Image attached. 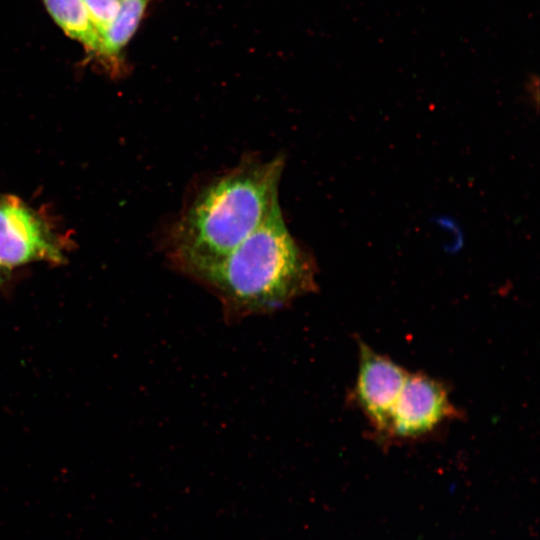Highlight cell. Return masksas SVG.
Segmentation results:
<instances>
[{"instance_id":"cell-10","label":"cell","mask_w":540,"mask_h":540,"mask_svg":"<svg viewBox=\"0 0 540 540\" xmlns=\"http://www.w3.org/2000/svg\"><path fill=\"white\" fill-rule=\"evenodd\" d=\"M11 271L0 264V287L10 279Z\"/></svg>"},{"instance_id":"cell-4","label":"cell","mask_w":540,"mask_h":540,"mask_svg":"<svg viewBox=\"0 0 540 540\" xmlns=\"http://www.w3.org/2000/svg\"><path fill=\"white\" fill-rule=\"evenodd\" d=\"M460 416L442 381L421 372L409 373L392 411L384 443L420 440Z\"/></svg>"},{"instance_id":"cell-9","label":"cell","mask_w":540,"mask_h":540,"mask_svg":"<svg viewBox=\"0 0 540 540\" xmlns=\"http://www.w3.org/2000/svg\"><path fill=\"white\" fill-rule=\"evenodd\" d=\"M538 83H539L538 78L532 75L530 76L526 84L527 96L529 97L530 103L536 106V110L538 109V102H539Z\"/></svg>"},{"instance_id":"cell-6","label":"cell","mask_w":540,"mask_h":540,"mask_svg":"<svg viewBox=\"0 0 540 540\" xmlns=\"http://www.w3.org/2000/svg\"><path fill=\"white\" fill-rule=\"evenodd\" d=\"M55 23L105 62L103 37L83 0H42ZM106 63V62H105Z\"/></svg>"},{"instance_id":"cell-3","label":"cell","mask_w":540,"mask_h":540,"mask_svg":"<svg viewBox=\"0 0 540 540\" xmlns=\"http://www.w3.org/2000/svg\"><path fill=\"white\" fill-rule=\"evenodd\" d=\"M68 240L47 216L21 198L0 192V264L12 270L33 262L63 264Z\"/></svg>"},{"instance_id":"cell-2","label":"cell","mask_w":540,"mask_h":540,"mask_svg":"<svg viewBox=\"0 0 540 540\" xmlns=\"http://www.w3.org/2000/svg\"><path fill=\"white\" fill-rule=\"evenodd\" d=\"M317 263L289 231L281 209L229 253L188 275L220 302L223 318L235 323L283 310L315 293Z\"/></svg>"},{"instance_id":"cell-5","label":"cell","mask_w":540,"mask_h":540,"mask_svg":"<svg viewBox=\"0 0 540 540\" xmlns=\"http://www.w3.org/2000/svg\"><path fill=\"white\" fill-rule=\"evenodd\" d=\"M358 360L349 400L367 419L374 438L384 443L392 411L409 372L362 341L358 342Z\"/></svg>"},{"instance_id":"cell-8","label":"cell","mask_w":540,"mask_h":540,"mask_svg":"<svg viewBox=\"0 0 540 540\" xmlns=\"http://www.w3.org/2000/svg\"><path fill=\"white\" fill-rule=\"evenodd\" d=\"M86 8L102 34L114 20L122 0H83Z\"/></svg>"},{"instance_id":"cell-1","label":"cell","mask_w":540,"mask_h":540,"mask_svg":"<svg viewBox=\"0 0 540 540\" xmlns=\"http://www.w3.org/2000/svg\"><path fill=\"white\" fill-rule=\"evenodd\" d=\"M284 163L282 156H248L202 185L166 232L164 250L172 268L187 277L258 229L280 208Z\"/></svg>"},{"instance_id":"cell-7","label":"cell","mask_w":540,"mask_h":540,"mask_svg":"<svg viewBox=\"0 0 540 540\" xmlns=\"http://www.w3.org/2000/svg\"><path fill=\"white\" fill-rule=\"evenodd\" d=\"M152 0H122L114 20L103 33L105 62L118 69L122 51L136 33Z\"/></svg>"}]
</instances>
